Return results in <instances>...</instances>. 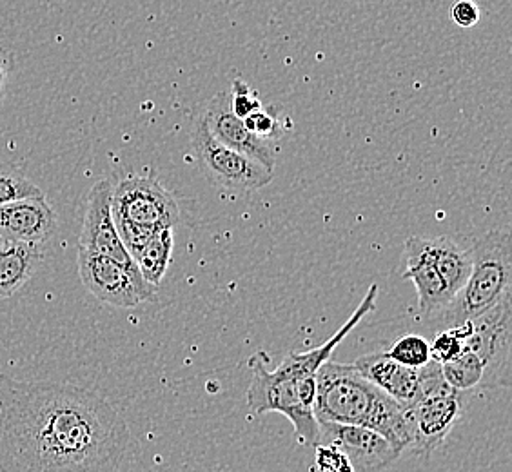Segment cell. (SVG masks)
Segmentation results:
<instances>
[{"instance_id": "52a82bcc", "label": "cell", "mask_w": 512, "mask_h": 472, "mask_svg": "<svg viewBox=\"0 0 512 472\" xmlns=\"http://www.w3.org/2000/svg\"><path fill=\"white\" fill-rule=\"evenodd\" d=\"M253 378L247 391V405L255 414L280 413L295 427L296 440L315 447L320 440V422L316 420L315 409L300 402L296 393L295 378L278 376L267 371L264 354H255L249 360Z\"/></svg>"}, {"instance_id": "4316f807", "label": "cell", "mask_w": 512, "mask_h": 472, "mask_svg": "<svg viewBox=\"0 0 512 472\" xmlns=\"http://www.w3.org/2000/svg\"><path fill=\"white\" fill-rule=\"evenodd\" d=\"M451 20L460 28H474L480 22V8L474 0H456L451 6Z\"/></svg>"}, {"instance_id": "7c38bea8", "label": "cell", "mask_w": 512, "mask_h": 472, "mask_svg": "<svg viewBox=\"0 0 512 472\" xmlns=\"http://www.w3.org/2000/svg\"><path fill=\"white\" fill-rule=\"evenodd\" d=\"M204 122L211 135L227 148L255 158L266 168L273 169L276 164V148L266 138L256 137L244 124V118L237 117L231 109L229 93H218L207 104Z\"/></svg>"}, {"instance_id": "4fadbf2b", "label": "cell", "mask_w": 512, "mask_h": 472, "mask_svg": "<svg viewBox=\"0 0 512 472\" xmlns=\"http://www.w3.org/2000/svg\"><path fill=\"white\" fill-rule=\"evenodd\" d=\"M57 229V215L42 197L20 198L0 206V236L13 242L44 244Z\"/></svg>"}, {"instance_id": "8fae6325", "label": "cell", "mask_w": 512, "mask_h": 472, "mask_svg": "<svg viewBox=\"0 0 512 472\" xmlns=\"http://www.w3.org/2000/svg\"><path fill=\"white\" fill-rule=\"evenodd\" d=\"M318 443L336 445L349 458L353 472L384 471L402 454L384 434L351 423L320 422Z\"/></svg>"}, {"instance_id": "9a60e30c", "label": "cell", "mask_w": 512, "mask_h": 472, "mask_svg": "<svg viewBox=\"0 0 512 472\" xmlns=\"http://www.w3.org/2000/svg\"><path fill=\"white\" fill-rule=\"evenodd\" d=\"M376 296H378V286L373 284L369 287L367 295L364 296L362 304L358 305L355 313L351 315V318L345 322L335 335L331 336L327 342L315 347L311 351L306 353H291L287 356L286 360L282 364L278 365L275 369V373L278 376H286V378H300V376H309V374H316L318 367L331 360V356L335 353L336 347L340 345V342L344 340L345 336L349 335L356 325L360 324V320L365 315L373 313L375 311Z\"/></svg>"}, {"instance_id": "44dd1931", "label": "cell", "mask_w": 512, "mask_h": 472, "mask_svg": "<svg viewBox=\"0 0 512 472\" xmlns=\"http://www.w3.org/2000/svg\"><path fill=\"white\" fill-rule=\"evenodd\" d=\"M469 331H471V325L469 322H463L462 325L445 327L444 331L436 333L433 342L429 344L431 358L438 364H445L456 358L465 347V338L469 335Z\"/></svg>"}, {"instance_id": "30bf717a", "label": "cell", "mask_w": 512, "mask_h": 472, "mask_svg": "<svg viewBox=\"0 0 512 472\" xmlns=\"http://www.w3.org/2000/svg\"><path fill=\"white\" fill-rule=\"evenodd\" d=\"M77 266L84 287L104 304L128 309L155 296L138 286L128 269L109 256L79 247Z\"/></svg>"}, {"instance_id": "83f0119b", "label": "cell", "mask_w": 512, "mask_h": 472, "mask_svg": "<svg viewBox=\"0 0 512 472\" xmlns=\"http://www.w3.org/2000/svg\"><path fill=\"white\" fill-rule=\"evenodd\" d=\"M13 64H15V57L11 55V51L0 48V100L4 99Z\"/></svg>"}, {"instance_id": "f1b7e54d", "label": "cell", "mask_w": 512, "mask_h": 472, "mask_svg": "<svg viewBox=\"0 0 512 472\" xmlns=\"http://www.w3.org/2000/svg\"><path fill=\"white\" fill-rule=\"evenodd\" d=\"M2 242H4V238H2V236H0V246H2Z\"/></svg>"}, {"instance_id": "ffe728a7", "label": "cell", "mask_w": 512, "mask_h": 472, "mask_svg": "<svg viewBox=\"0 0 512 472\" xmlns=\"http://www.w3.org/2000/svg\"><path fill=\"white\" fill-rule=\"evenodd\" d=\"M440 365H442V374H444L447 384L454 387L456 391H467V389L482 385L485 367H483L482 360L467 347H463L462 353L458 354L456 358Z\"/></svg>"}, {"instance_id": "d4e9b609", "label": "cell", "mask_w": 512, "mask_h": 472, "mask_svg": "<svg viewBox=\"0 0 512 472\" xmlns=\"http://www.w3.org/2000/svg\"><path fill=\"white\" fill-rule=\"evenodd\" d=\"M229 100H231L233 113L240 118H246L247 115L255 113L256 109H260L264 106L262 100L258 99V95L251 89V86L242 79L233 80Z\"/></svg>"}, {"instance_id": "2e32d148", "label": "cell", "mask_w": 512, "mask_h": 472, "mask_svg": "<svg viewBox=\"0 0 512 472\" xmlns=\"http://www.w3.org/2000/svg\"><path fill=\"white\" fill-rule=\"evenodd\" d=\"M405 280H411L418 291L420 313L431 316L453 302L454 295L444 278L416 247L413 238L405 242Z\"/></svg>"}, {"instance_id": "ac0fdd59", "label": "cell", "mask_w": 512, "mask_h": 472, "mask_svg": "<svg viewBox=\"0 0 512 472\" xmlns=\"http://www.w3.org/2000/svg\"><path fill=\"white\" fill-rule=\"evenodd\" d=\"M44 260L42 244L4 240L0 246V300L19 293Z\"/></svg>"}, {"instance_id": "5bb4252c", "label": "cell", "mask_w": 512, "mask_h": 472, "mask_svg": "<svg viewBox=\"0 0 512 472\" xmlns=\"http://www.w3.org/2000/svg\"><path fill=\"white\" fill-rule=\"evenodd\" d=\"M355 367L364 378L404 407L413 404L420 394V371L396 362L387 353L360 356Z\"/></svg>"}, {"instance_id": "d6986e66", "label": "cell", "mask_w": 512, "mask_h": 472, "mask_svg": "<svg viewBox=\"0 0 512 472\" xmlns=\"http://www.w3.org/2000/svg\"><path fill=\"white\" fill-rule=\"evenodd\" d=\"M173 242V229H160L133 256L144 280L151 286L157 287L166 275L173 253Z\"/></svg>"}, {"instance_id": "484cf974", "label": "cell", "mask_w": 512, "mask_h": 472, "mask_svg": "<svg viewBox=\"0 0 512 472\" xmlns=\"http://www.w3.org/2000/svg\"><path fill=\"white\" fill-rule=\"evenodd\" d=\"M315 449V467L313 469L316 471L353 472V465L349 462V458L336 445L318 443L315 445Z\"/></svg>"}, {"instance_id": "cb8c5ba5", "label": "cell", "mask_w": 512, "mask_h": 472, "mask_svg": "<svg viewBox=\"0 0 512 472\" xmlns=\"http://www.w3.org/2000/svg\"><path fill=\"white\" fill-rule=\"evenodd\" d=\"M246 128L255 133L256 137L266 140H276L282 135V122H280V111L276 108L256 109L255 113L244 118Z\"/></svg>"}, {"instance_id": "277c9868", "label": "cell", "mask_w": 512, "mask_h": 472, "mask_svg": "<svg viewBox=\"0 0 512 472\" xmlns=\"http://www.w3.org/2000/svg\"><path fill=\"white\" fill-rule=\"evenodd\" d=\"M111 213L131 256L160 229L177 226L180 218L175 197L149 177H129L113 186Z\"/></svg>"}, {"instance_id": "7402d4cb", "label": "cell", "mask_w": 512, "mask_h": 472, "mask_svg": "<svg viewBox=\"0 0 512 472\" xmlns=\"http://www.w3.org/2000/svg\"><path fill=\"white\" fill-rule=\"evenodd\" d=\"M387 354L396 362L407 365V367H414V369H420L422 365L431 360L429 340L418 335H407L396 340Z\"/></svg>"}, {"instance_id": "6da1fadb", "label": "cell", "mask_w": 512, "mask_h": 472, "mask_svg": "<svg viewBox=\"0 0 512 472\" xmlns=\"http://www.w3.org/2000/svg\"><path fill=\"white\" fill-rule=\"evenodd\" d=\"M129 449L128 425L99 394L0 373V471H120Z\"/></svg>"}, {"instance_id": "603a6c76", "label": "cell", "mask_w": 512, "mask_h": 472, "mask_svg": "<svg viewBox=\"0 0 512 472\" xmlns=\"http://www.w3.org/2000/svg\"><path fill=\"white\" fill-rule=\"evenodd\" d=\"M42 189L15 171H0V206L20 198L42 197Z\"/></svg>"}, {"instance_id": "ba28073f", "label": "cell", "mask_w": 512, "mask_h": 472, "mask_svg": "<svg viewBox=\"0 0 512 472\" xmlns=\"http://www.w3.org/2000/svg\"><path fill=\"white\" fill-rule=\"evenodd\" d=\"M512 291L473 320L465 347L482 360V387H509L512 382Z\"/></svg>"}, {"instance_id": "e0dca14e", "label": "cell", "mask_w": 512, "mask_h": 472, "mask_svg": "<svg viewBox=\"0 0 512 472\" xmlns=\"http://www.w3.org/2000/svg\"><path fill=\"white\" fill-rule=\"evenodd\" d=\"M414 244L422 251V255L431 262V266L444 278L445 284L456 293L471 275L473 269V253L471 249H462L454 240L447 236L424 238L413 236Z\"/></svg>"}, {"instance_id": "5b68a950", "label": "cell", "mask_w": 512, "mask_h": 472, "mask_svg": "<svg viewBox=\"0 0 512 472\" xmlns=\"http://www.w3.org/2000/svg\"><path fill=\"white\" fill-rule=\"evenodd\" d=\"M420 394L407 405V422L411 431L409 447L416 456L429 458L453 431L462 414L460 391L447 384L442 365L429 360L420 369Z\"/></svg>"}, {"instance_id": "7a4b0ae2", "label": "cell", "mask_w": 512, "mask_h": 472, "mask_svg": "<svg viewBox=\"0 0 512 472\" xmlns=\"http://www.w3.org/2000/svg\"><path fill=\"white\" fill-rule=\"evenodd\" d=\"M315 416L318 422L351 423L375 429L400 451H405L411 442L404 405L364 378L355 364L327 360L318 367Z\"/></svg>"}, {"instance_id": "8992f818", "label": "cell", "mask_w": 512, "mask_h": 472, "mask_svg": "<svg viewBox=\"0 0 512 472\" xmlns=\"http://www.w3.org/2000/svg\"><path fill=\"white\" fill-rule=\"evenodd\" d=\"M191 146L202 173L213 186L231 193H253L273 180V169L218 142L202 117L191 129Z\"/></svg>"}, {"instance_id": "3957f363", "label": "cell", "mask_w": 512, "mask_h": 472, "mask_svg": "<svg viewBox=\"0 0 512 472\" xmlns=\"http://www.w3.org/2000/svg\"><path fill=\"white\" fill-rule=\"evenodd\" d=\"M473 269L453 302L442 309V325L456 327L489 311L512 291L511 235L496 229L471 247Z\"/></svg>"}, {"instance_id": "9c48e42d", "label": "cell", "mask_w": 512, "mask_h": 472, "mask_svg": "<svg viewBox=\"0 0 512 472\" xmlns=\"http://www.w3.org/2000/svg\"><path fill=\"white\" fill-rule=\"evenodd\" d=\"M111 191L113 184L109 180H99L91 187L86 204V215L80 233V247L91 253L109 256L126 267L135 278L138 286L155 295V286L148 284L138 269L137 262L129 255L128 249L120 238L113 213H111Z\"/></svg>"}]
</instances>
